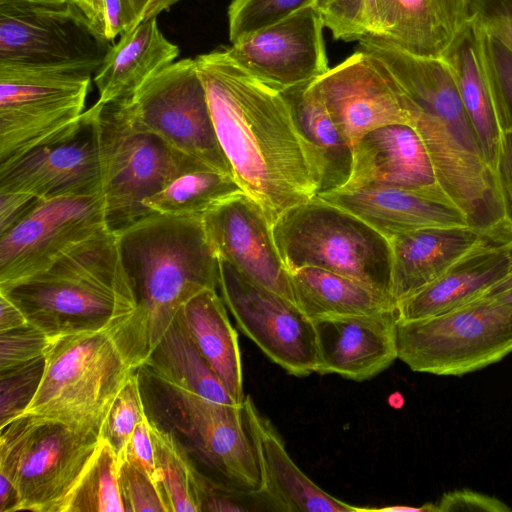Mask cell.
Returning a JSON list of instances; mask_svg holds the SVG:
<instances>
[{
	"instance_id": "cell-55",
	"label": "cell",
	"mask_w": 512,
	"mask_h": 512,
	"mask_svg": "<svg viewBox=\"0 0 512 512\" xmlns=\"http://www.w3.org/2000/svg\"><path fill=\"white\" fill-rule=\"evenodd\" d=\"M487 298H492L498 302L512 305V287L498 294L488 296Z\"/></svg>"
},
{
	"instance_id": "cell-8",
	"label": "cell",
	"mask_w": 512,
	"mask_h": 512,
	"mask_svg": "<svg viewBox=\"0 0 512 512\" xmlns=\"http://www.w3.org/2000/svg\"><path fill=\"white\" fill-rule=\"evenodd\" d=\"M397 357L412 371L461 376L512 352V305L481 297L446 313L396 325Z\"/></svg>"
},
{
	"instance_id": "cell-13",
	"label": "cell",
	"mask_w": 512,
	"mask_h": 512,
	"mask_svg": "<svg viewBox=\"0 0 512 512\" xmlns=\"http://www.w3.org/2000/svg\"><path fill=\"white\" fill-rule=\"evenodd\" d=\"M110 47L71 1L0 5V61L95 73Z\"/></svg>"
},
{
	"instance_id": "cell-47",
	"label": "cell",
	"mask_w": 512,
	"mask_h": 512,
	"mask_svg": "<svg viewBox=\"0 0 512 512\" xmlns=\"http://www.w3.org/2000/svg\"><path fill=\"white\" fill-rule=\"evenodd\" d=\"M499 174L503 192L512 214V128L504 130Z\"/></svg>"
},
{
	"instance_id": "cell-30",
	"label": "cell",
	"mask_w": 512,
	"mask_h": 512,
	"mask_svg": "<svg viewBox=\"0 0 512 512\" xmlns=\"http://www.w3.org/2000/svg\"><path fill=\"white\" fill-rule=\"evenodd\" d=\"M141 368L167 392L239 405L198 351L178 313Z\"/></svg>"
},
{
	"instance_id": "cell-24",
	"label": "cell",
	"mask_w": 512,
	"mask_h": 512,
	"mask_svg": "<svg viewBox=\"0 0 512 512\" xmlns=\"http://www.w3.org/2000/svg\"><path fill=\"white\" fill-rule=\"evenodd\" d=\"M380 39L442 58L476 15V0H378Z\"/></svg>"
},
{
	"instance_id": "cell-38",
	"label": "cell",
	"mask_w": 512,
	"mask_h": 512,
	"mask_svg": "<svg viewBox=\"0 0 512 512\" xmlns=\"http://www.w3.org/2000/svg\"><path fill=\"white\" fill-rule=\"evenodd\" d=\"M117 458V474L126 512H169L158 484L125 452Z\"/></svg>"
},
{
	"instance_id": "cell-32",
	"label": "cell",
	"mask_w": 512,
	"mask_h": 512,
	"mask_svg": "<svg viewBox=\"0 0 512 512\" xmlns=\"http://www.w3.org/2000/svg\"><path fill=\"white\" fill-rule=\"evenodd\" d=\"M242 192L230 174L181 154L165 185L144 201L151 213L173 217H203L224 199Z\"/></svg>"
},
{
	"instance_id": "cell-35",
	"label": "cell",
	"mask_w": 512,
	"mask_h": 512,
	"mask_svg": "<svg viewBox=\"0 0 512 512\" xmlns=\"http://www.w3.org/2000/svg\"><path fill=\"white\" fill-rule=\"evenodd\" d=\"M315 8L336 40L381 37L378 0H317Z\"/></svg>"
},
{
	"instance_id": "cell-9",
	"label": "cell",
	"mask_w": 512,
	"mask_h": 512,
	"mask_svg": "<svg viewBox=\"0 0 512 512\" xmlns=\"http://www.w3.org/2000/svg\"><path fill=\"white\" fill-rule=\"evenodd\" d=\"M94 105L106 221L119 231L151 213L144 201L161 190L183 153L143 128L124 101Z\"/></svg>"
},
{
	"instance_id": "cell-7",
	"label": "cell",
	"mask_w": 512,
	"mask_h": 512,
	"mask_svg": "<svg viewBox=\"0 0 512 512\" xmlns=\"http://www.w3.org/2000/svg\"><path fill=\"white\" fill-rule=\"evenodd\" d=\"M92 73L0 61V166L81 124Z\"/></svg>"
},
{
	"instance_id": "cell-4",
	"label": "cell",
	"mask_w": 512,
	"mask_h": 512,
	"mask_svg": "<svg viewBox=\"0 0 512 512\" xmlns=\"http://www.w3.org/2000/svg\"><path fill=\"white\" fill-rule=\"evenodd\" d=\"M0 292L30 324L50 336L102 328L128 319L137 310L118 236L111 229L79 244L45 271Z\"/></svg>"
},
{
	"instance_id": "cell-33",
	"label": "cell",
	"mask_w": 512,
	"mask_h": 512,
	"mask_svg": "<svg viewBox=\"0 0 512 512\" xmlns=\"http://www.w3.org/2000/svg\"><path fill=\"white\" fill-rule=\"evenodd\" d=\"M156 468L169 512H200V471L175 436L150 420Z\"/></svg>"
},
{
	"instance_id": "cell-53",
	"label": "cell",
	"mask_w": 512,
	"mask_h": 512,
	"mask_svg": "<svg viewBox=\"0 0 512 512\" xmlns=\"http://www.w3.org/2000/svg\"><path fill=\"white\" fill-rule=\"evenodd\" d=\"M70 2V0H0V5L25 4V5H43L60 6Z\"/></svg>"
},
{
	"instance_id": "cell-11",
	"label": "cell",
	"mask_w": 512,
	"mask_h": 512,
	"mask_svg": "<svg viewBox=\"0 0 512 512\" xmlns=\"http://www.w3.org/2000/svg\"><path fill=\"white\" fill-rule=\"evenodd\" d=\"M122 101L143 128L171 148L233 176L194 59L175 61Z\"/></svg>"
},
{
	"instance_id": "cell-48",
	"label": "cell",
	"mask_w": 512,
	"mask_h": 512,
	"mask_svg": "<svg viewBox=\"0 0 512 512\" xmlns=\"http://www.w3.org/2000/svg\"><path fill=\"white\" fill-rule=\"evenodd\" d=\"M28 323V319L21 309L0 292V332L10 331Z\"/></svg>"
},
{
	"instance_id": "cell-19",
	"label": "cell",
	"mask_w": 512,
	"mask_h": 512,
	"mask_svg": "<svg viewBox=\"0 0 512 512\" xmlns=\"http://www.w3.org/2000/svg\"><path fill=\"white\" fill-rule=\"evenodd\" d=\"M398 319L396 307L370 314L312 320L317 343L315 373L364 381L383 372L398 359Z\"/></svg>"
},
{
	"instance_id": "cell-25",
	"label": "cell",
	"mask_w": 512,
	"mask_h": 512,
	"mask_svg": "<svg viewBox=\"0 0 512 512\" xmlns=\"http://www.w3.org/2000/svg\"><path fill=\"white\" fill-rule=\"evenodd\" d=\"M243 407L257 445L264 489L281 512H359L360 507L328 494L301 471L279 433L259 413L249 395L245 396Z\"/></svg>"
},
{
	"instance_id": "cell-51",
	"label": "cell",
	"mask_w": 512,
	"mask_h": 512,
	"mask_svg": "<svg viewBox=\"0 0 512 512\" xmlns=\"http://www.w3.org/2000/svg\"><path fill=\"white\" fill-rule=\"evenodd\" d=\"M362 511H382V512H437L435 502L434 503H425L420 507L415 506H407V505H393L386 506L381 508H364L360 507V512Z\"/></svg>"
},
{
	"instance_id": "cell-12",
	"label": "cell",
	"mask_w": 512,
	"mask_h": 512,
	"mask_svg": "<svg viewBox=\"0 0 512 512\" xmlns=\"http://www.w3.org/2000/svg\"><path fill=\"white\" fill-rule=\"evenodd\" d=\"M218 267L221 297L240 330L288 374L315 373L313 321L293 301L258 284L226 260L218 258Z\"/></svg>"
},
{
	"instance_id": "cell-31",
	"label": "cell",
	"mask_w": 512,
	"mask_h": 512,
	"mask_svg": "<svg viewBox=\"0 0 512 512\" xmlns=\"http://www.w3.org/2000/svg\"><path fill=\"white\" fill-rule=\"evenodd\" d=\"M288 273L294 303L311 320L397 307L391 294L328 270L301 267Z\"/></svg>"
},
{
	"instance_id": "cell-39",
	"label": "cell",
	"mask_w": 512,
	"mask_h": 512,
	"mask_svg": "<svg viewBox=\"0 0 512 512\" xmlns=\"http://www.w3.org/2000/svg\"><path fill=\"white\" fill-rule=\"evenodd\" d=\"M44 363L41 358L0 372V428L25 412L40 385Z\"/></svg>"
},
{
	"instance_id": "cell-29",
	"label": "cell",
	"mask_w": 512,
	"mask_h": 512,
	"mask_svg": "<svg viewBox=\"0 0 512 512\" xmlns=\"http://www.w3.org/2000/svg\"><path fill=\"white\" fill-rule=\"evenodd\" d=\"M190 337L233 399L241 404L243 371L238 334L216 289H206L178 311Z\"/></svg>"
},
{
	"instance_id": "cell-34",
	"label": "cell",
	"mask_w": 512,
	"mask_h": 512,
	"mask_svg": "<svg viewBox=\"0 0 512 512\" xmlns=\"http://www.w3.org/2000/svg\"><path fill=\"white\" fill-rule=\"evenodd\" d=\"M126 512L120 491L117 458L100 439L87 469L68 499L63 512Z\"/></svg>"
},
{
	"instance_id": "cell-6",
	"label": "cell",
	"mask_w": 512,
	"mask_h": 512,
	"mask_svg": "<svg viewBox=\"0 0 512 512\" xmlns=\"http://www.w3.org/2000/svg\"><path fill=\"white\" fill-rule=\"evenodd\" d=\"M272 232L287 271L316 267L390 294V243L352 213L316 196L284 212Z\"/></svg>"
},
{
	"instance_id": "cell-2",
	"label": "cell",
	"mask_w": 512,
	"mask_h": 512,
	"mask_svg": "<svg viewBox=\"0 0 512 512\" xmlns=\"http://www.w3.org/2000/svg\"><path fill=\"white\" fill-rule=\"evenodd\" d=\"M146 358L136 315L52 336L38 390L23 414L99 437L116 396Z\"/></svg>"
},
{
	"instance_id": "cell-1",
	"label": "cell",
	"mask_w": 512,
	"mask_h": 512,
	"mask_svg": "<svg viewBox=\"0 0 512 512\" xmlns=\"http://www.w3.org/2000/svg\"><path fill=\"white\" fill-rule=\"evenodd\" d=\"M194 60L233 177L271 225L316 197L319 174L282 93L238 66L225 48Z\"/></svg>"
},
{
	"instance_id": "cell-46",
	"label": "cell",
	"mask_w": 512,
	"mask_h": 512,
	"mask_svg": "<svg viewBox=\"0 0 512 512\" xmlns=\"http://www.w3.org/2000/svg\"><path fill=\"white\" fill-rule=\"evenodd\" d=\"M126 31V16L122 0H105L104 37L113 42Z\"/></svg>"
},
{
	"instance_id": "cell-22",
	"label": "cell",
	"mask_w": 512,
	"mask_h": 512,
	"mask_svg": "<svg viewBox=\"0 0 512 512\" xmlns=\"http://www.w3.org/2000/svg\"><path fill=\"white\" fill-rule=\"evenodd\" d=\"M357 216L388 241L407 232L438 227H470L449 198L387 186L339 189L317 195Z\"/></svg>"
},
{
	"instance_id": "cell-5",
	"label": "cell",
	"mask_w": 512,
	"mask_h": 512,
	"mask_svg": "<svg viewBox=\"0 0 512 512\" xmlns=\"http://www.w3.org/2000/svg\"><path fill=\"white\" fill-rule=\"evenodd\" d=\"M0 431V512H63L99 437L31 414Z\"/></svg>"
},
{
	"instance_id": "cell-3",
	"label": "cell",
	"mask_w": 512,
	"mask_h": 512,
	"mask_svg": "<svg viewBox=\"0 0 512 512\" xmlns=\"http://www.w3.org/2000/svg\"><path fill=\"white\" fill-rule=\"evenodd\" d=\"M115 232L147 358L182 306L218 287V257L202 217L150 213Z\"/></svg>"
},
{
	"instance_id": "cell-37",
	"label": "cell",
	"mask_w": 512,
	"mask_h": 512,
	"mask_svg": "<svg viewBox=\"0 0 512 512\" xmlns=\"http://www.w3.org/2000/svg\"><path fill=\"white\" fill-rule=\"evenodd\" d=\"M145 415L137 371L116 396L101 426L99 439L106 441L117 456Z\"/></svg>"
},
{
	"instance_id": "cell-21",
	"label": "cell",
	"mask_w": 512,
	"mask_h": 512,
	"mask_svg": "<svg viewBox=\"0 0 512 512\" xmlns=\"http://www.w3.org/2000/svg\"><path fill=\"white\" fill-rule=\"evenodd\" d=\"M486 32L476 17L442 57L454 76L482 157L499 179L505 120L485 51Z\"/></svg>"
},
{
	"instance_id": "cell-45",
	"label": "cell",
	"mask_w": 512,
	"mask_h": 512,
	"mask_svg": "<svg viewBox=\"0 0 512 512\" xmlns=\"http://www.w3.org/2000/svg\"><path fill=\"white\" fill-rule=\"evenodd\" d=\"M36 200L27 194L0 191V234L18 221Z\"/></svg>"
},
{
	"instance_id": "cell-27",
	"label": "cell",
	"mask_w": 512,
	"mask_h": 512,
	"mask_svg": "<svg viewBox=\"0 0 512 512\" xmlns=\"http://www.w3.org/2000/svg\"><path fill=\"white\" fill-rule=\"evenodd\" d=\"M512 269L504 246L489 244L397 303L400 320L433 317L480 298Z\"/></svg>"
},
{
	"instance_id": "cell-15",
	"label": "cell",
	"mask_w": 512,
	"mask_h": 512,
	"mask_svg": "<svg viewBox=\"0 0 512 512\" xmlns=\"http://www.w3.org/2000/svg\"><path fill=\"white\" fill-rule=\"evenodd\" d=\"M323 29L319 12L308 6L225 50L250 75L283 91L313 82L330 69Z\"/></svg>"
},
{
	"instance_id": "cell-36",
	"label": "cell",
	"mask_w": 512,
	"mask_h": 512,
	"mask_svg": "<svg viewBox=\"0 0 512 512\" xmlns=\"http://www.w3.org/2000/svg\"><path fill=\"white\" fill-rule=\"evenodd\" d=\"M317 0H232L228 7L231 43L272 24L296 11L315 6Z\"/></svg>"
},
{
	"instance_id": "cell-49",
	"label": "cell",
	"mask_w": 512,
	"mask_h": 512,
	"mask_svg": "<svg viewBox=\"0 0 512 512\" xmlns=\"http://www.w3.org/2000/svg\"><path fill=\"white\" fill-rule=\"evenodd\" d=\"M104 36L105 0H70Z\"/></svg>"
},
{
	"instance_id": "cell-16",
	"label": "cell",
	"mask_w": 512,
	"mask_h": 512,
	"mask_svg": "<svg viewBox=\"0 0 512 512\" xmlns=\"http://www.w3.org/2000/svg\"><path fill=\"white\" fill-rule=\"evenodd\" d=\"M337 128L353 146L390 124L411 125L404 93L372 56L357 50L314 81Z\"/></svg>"
},
{
	"instance_id": "cell-42",
	"label": "cell",
	"mask_w": 512,
	"mask_h": 512,
	"mask_svg": "<svg viewBox=\"0 0 512 512\" xmlns=\"http://www.w3.org/2000/svg\"><path fill=\"white\" fill-rule=\"evenodd\" d=\"M437 512H510L500 499L469 489H456L444 493L435 502Z\"/></svg>"
},
{
	"instance_id": "cell-18",
	"label": "cell",
	"mask_w": 512,
	"mask_h": 512,
	"mask_svg": "<svg viewBox=\"0 0 512 512\" xmlns=\"http://www.w3.org/2000/svg\"><path fill=\"white\" fill-rule=\"evenodd\" d=\"M202 218L218 258L294 302L289 273L277 250L272 225L251 197L243 191L236 193Z\"/></svg>"
},
{
	"instance_id": "cell-14",
	"label": "cell",
	"mask_w": 512,
	"mask_h": 512,
	"mask_svg": "<svg viewBox=\"0 0 512 512\" xmlns=\"http://www.w3.org/2000/svg\"><path fill=\"white\" fill-rule=\"evenodd\" d=\"M167 393L178 415L175 425L188 437L200 461L216 475L215 482L238 491L263 490L259 453L243 402L226 405Z\"/></svg>"
},
{
	"instance_id": "cell-50",
	"label": "cell",
	"mask_w": 512,
	"mask_h": 512,
	"mask_svg": "<svg viewBox=\"0 0 512 512\" xmlns=\"http://www.w3.org/2000/svg\"><path fill=\"white\" fill-rule=\"evenodd\" d=\"M122 2L126 16L125 32H128L139 24L144 9L150 0H122Z\"/></svg>"
},
{
	"instance_id": "cell-40",
	"label": "cell",
	"mask_w": 512,
	"mask_h": 512,
	"mask_svg": "<svg viewBox=\"0 0 512 512\" xmlns=\"http://www.w3.org/2000/svg\"><path fill=\"white\" fill-rule=\"evenodd\" d=\"M52 336L28 323L0 332V372L44 358Z\"/></svg>"
},
{
	"instance_id": "cell-10",
	"label": "cell",
	"mask_w": 512,
	"mask_h": 512,
	"mask_svg": "<svg viewBox=\"0 0 512 512\" xmlns=\"http://www.w3.org/2000/svg\"><path fill=\"white\" fill-rule=\"evenodd\" d=\"M107 229L100 188L37 199L0 234V290L45 271Z\"/></svg>"
},
{
	"instance_id": "cell-23",
	"label": "cell",
	"mask_w": 512,
	"mask_h": 512,
	"mask_svg": "<svg viewBox=\"0 0 512 512\" xmlns=\"http://www.w3.org/2000/svg\"><path fill=\"white\" fill-rule=\"evenodd\" d=\"M390 294L398 302L412 296L452 266L489 244L472 227L419 229L389 239Z\"/></svg>"
},
{
	"instance_id": "cell-17",
	"label": "cell",
	"mask_w": 512,
	"mask_h": 512,
	"mask_svg": "<svg viewBox=\"0 0 512 512\" xmlns=\"http://www.w3.org/2000/svg\"><path fill=\"white\" fill-rule=\"evenodd\" d=\"M101 189V154L95 105L72 133L0 166V191L37 199Z\"/></svg>"
},
{
	"instance_id": "cell-56",
	"label": "cell",
	"mask_w": 512,
	"mask_h": 512,
	"mask_svg": "<svg viewBox=\"0 0 512 512\" xmlns=\"http://www.w3.org/2000/svg\"><path fill=\"white\" fill-rule=\"evenodd\" d=\"M504 247L507 250V252H508V254L510 256L511 262H512V242L507 244V245H505Z\"/></svg>"
},
{
	"instance_id": "cell-41",
	"label": "cell",
	"mask_w": 512,
	"mask_h": 512,
	"mask_svg": "<svg viewBox=\"0 0 512 512\" xmlns=\"http://www.w3.org/2000/svg\"><path fill=\"white\" fill-rule=\"evenodd\" d=\"M485 51L501 99L505 129L512 128V51L487 32Z\"/></svg>"
},
{
	"instance_id": "cell-44",
	"label": "cell",
	"mask_w": 512,
	"mask_h": 512,
	"mask_svg": "<svg viewBox=\"0 0 512 512\" xmlns=\"http://www.w3.org/2000/svg\"><path fill=\"white\" fill-rule=\"evenodd\" d=\"M121 452H125L130 458L136 461L160 487L156 468L154 445L151 435L150 419L147 415H145L138 423L129 439V442Z\"/></svg>"
},
{
	"instance_id": "cell-28",
	"label": "cell",
	"mask_w": 512,
	"mask_h": 512,
	"mask_svg": "<svg viewBox=\"0 0 512 512\" xmlns=\"http://www.w3.org/2000/svg\"><path fill=\"white\" fill-rule=\"evenodd\" d=\"M280 92L313 157L320 178L318 194L341 189L351 174L353 148L332 120L314 81Z\"/></svg>"
},
{
	"instance_id": "cell-54",
	"label": "cell",
	"mask_w": 512,
	"mask_h": 512,
	"mask_svg": "<svg viewBox=\"0 0 512 512\" xmlns=\"http://www.w3.org/2000/svg\"><path fill=\"white\" fill-rule=\"evenodd\" d=\"M512 287V269L500 281L489 288L481 297H488L498 294Z\"/></svg>"
},
{
	"instance_id": "cell-20",
	"label": "cell",
	"mask_w": 512,
	"mask_h": 512,
	"mask_svg": "<svg viewBox=\"0 0 512 512\" xmlns=\"http://www.w3.org/2000/svg\"><path fill=\"white\" fill-rule=\"evenodd\" d=\"M352 148L351 174L341 189L387 186L449 198L439 185L428 152L413 126L379 127Z\"/></svg>"
},
{
	"instance_id": "cell-52",
	"label": "cell",
	"mask_w": 512,
	"mask_h": 512,
	"mask_svg": "<svg viewBox=\"0 0 512 512\" xmlns=\"http://www.w3.org/2000/svg\"><path fill=\"white\" fill-rule=\"evenodd\" d=\"M180 0H150L144 9L140 22L156 17L159 13L169 9Z\"/></svg>"
},
{
	"instance_id": "cell-43",
	"label": "cell",
	"mask_w": 512,
	"mask_h": 512,
	"mask_svg": "<svg viewBox=\"0 0 512 512\" xmlns=\"http://www.w3.org/2000/svg\"><path fill=\"white\" fill-rule=\"evenodd\" d=\"M475 17L489 35L512 51V0H476Z\"/></svg>"
},
{
	"instance_id": "cell-26",
	"label": "cell",
	"mask_w": 512,
	"mask_h": 512,
	"mask_svg": "<svg viewBox=\"0 0 512 512\" xmlns=\"http://www.w3.org/2000/svg\"><path fill=\"white\" fill-rule=\"evenodd\" d=\"M178 56V46L166 39L156 17L139 23L111 45L96 70L97 102L109 104L129 99Z\"/></svg>"
}]
</instances>
